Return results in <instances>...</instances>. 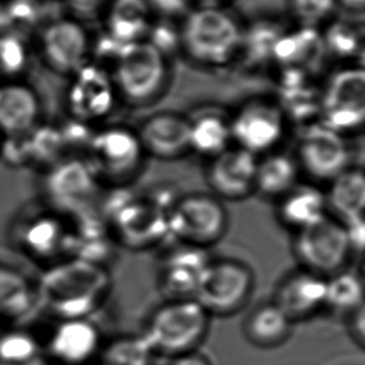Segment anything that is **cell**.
<instances>
[{"mask_svg":"<svg viewBox=\"0 0 365 365\" xmlns=\"http://www.w3.org/2000/svg\"><path fill=\"white\" fill-rule=\"evenodd\" d=\"M105 264L68 257L44 268L35 281L36 307L54 321L90 318L111 289Z\"/></svg>","mask_w":365,"mask_h":365,"instance_id":"cell-1","label":"cell"},{"mask_svg":"<svg viewBox=\"0 0 365 365\" xmlns=\"http://www.w3.org/2000/svg\"><path fill=\"white\" fill-rule=\"evenodd\" d=\"M242 31L226 11L217 6H203L188 13L180 29V43L196 64L220 68L236 59Z\"/></svg>","mask_w":365,"mask_h":365,"instance_id":"cell-2","label":"cell"},{"mask_svg":"<svg viewBox=\"0 0 365 365\" xmlns=\"http://www.w3.org/2000/svg\"><path fill=\"white\" fill-rule=\"evenodd\" d=\"M110 75L119 99L138 108L160 99L170 81L168 58L148 40L123 45Z\"/></svg>","mask_w":365,"mask_h":365,"instance_id":"cell-3","label":"cell"},{"mask_svg":"<svg viewBox=\"0 0 365 365\" xmlns=\"http://www.w3.org/2000/svg\"><path fill=\"white\" fill-rule=\"evenodd\" d=\"M110 237L141 251L163 242L168 235V210L153 197L106 198L99 210Z\"/></svg>","mask_w":365,"mask_h":365,"instance_id":"cell-4","label":"cell"},{"mask_svg":"<svg viewBox=\"0 0 365 365\" xmlns=\"http://www.w3.org/2000/svg\"><path fill=\"white\" fill-rule=\"evenodd\" d=\"M208 326V312L195 299L166 301L150 314L141 334L155 354L176 356L196 351Z\"/></svg>","mask_w":365,"mask_h":365,"instance_id":"cell-5","label":"cell"},{"mask_svg":"<svg viewBox=\"0 0 365 365\" xmlns=\"http://www.w3.org/2000/svg\"><path fill=\"white\" fill-rule=\"evenodd\" d=\"M83 156L101 185L114 186L133 181L148 158L136 130L123 125L94 128Z\"/></svg>","mask_w":365,"mask_h":365,"instance_id":"cell-6","label":"cell"},{"mask_svg":"<svg viewBox=\"0 0 365 365\" xmlns=\"http://www.w3.org/2000/svg\"><path fill=\"white\" fill-rule=\"evenodd\" d=\"M41 192L44 205L69 217L96 208L101 182L84 156H66L41 173Z\"/></svg>","mask_w":365,"mask_h":365,"instance_id":"cell-7","label":"cell"},{"mask_svg":"<svg viewBox=\"0 0 365 365\" xmlns=\"http://www.w3.org/2000/svg\"><path fill=\"white\" fill-rule=\"evenodd\" d=\"M10 238L15 251L43 269L68 255L66 220L44 203L20 213L10 230Z\"/></svg>","mask_w":365,"mask_h":365,"instance_id":"cell-8","label":"cell"},{"mask_svg":"<svg viewBox=\"0 0 365 365\" xmlns=\"http://www.w3.org/2000/svg\"><path fill=\"white\" fill-rule=\"evenodd\" d=\"M255 273L245 262L235 258L210 259L203 268L193 299L208 314L231 316L250 301Z\"/></svg>","mask_w":365,"mask_h":365,"instance_id":"cell-9","label":"cell"},{"mask_svg":"<svg viewBox=\"0 0 365 365\" xmlns=\"http://www.w3.org/2000/svg\"><path fill=\"white\" fill-rule=\"evenodd\" d=\"M293 253L303 269L329 277L346 269L353 248L346 225L327 213L294 232Z\"/></svg>","mask_w":365,"mask_h":365,"instance_id":"cell-10","label":"cell"},{"mask_svg":"<svg viewBox=\"0 0 365 365\" xmlns=\"http://www.w3.org/2000/svg\"><path fill=\"white\" fill-rule=\"evenodd\" d=\"M227 227V210L212 193L176 198L168 211V235L182 245L207 248L220 242Z\"/></svg>","mask_w":365,"mask_h":365,"instance_id":"cell-11","label":"cell"},{"mask_svg":"<svg viewBox=\"0 0 365 365\" xmlns=\"http://www.w3.org/2000/svg\"><path fill=\"white\" fill-rule=\"evenodd\" d=\"M318 116V123L344 136L363 128L365 121L363 66L338 70L327 80L319 94Z\"/></svg>","mask_w":365,"mask_h":365,"instance_id":"cell-12","label":"cell"},{"mask_svg":"<svg viewBox=\"0 0 365 365\" xmlns=\"http://www.w3.org/2000/svg\"><path fill=\"white\" fill-rule=\"evenodd\" d=\"M118 100L109 71L93 61L68 78L64 103L69 119L94 128L113 114Z\"/></svg>","mask_w":365,"mask_h":365,"instance_id":"cell-13","label":"cell"},{"mask_svg":"<svg viewBox=\"0 0 365 365\" xmlns=\"http://www.w3.org/2000/svg\"><path fill=\"white\" fill-rule=\"evenodd\" d=\"M230 125L235 145L258 156L274 151L281 143L287 116L277 101L255 98L235 111Z\"/></svg>","mask_w":365,"mask_h":365,"instance_id":"cell-14","label":"cell"},{"mask_svg":"<svg viewBox=\"0 0 365 365\" xmlns=\"http://www.w3.org/2000/svg\"><path fill=\"white\" fill-rule=\"evenodd\" d=\"M294 158L299 170L318 182L329 183L351 168V151L344 135L318 121L303 130Z\"/></svg>","mask_w":365,"mask_h":365,"instance_id":"cell-15","label":"cell"},{"mask_svg":"<svg viewBox=\"0 0 365 365\" xmlns=\"http://www.w3.org/2000/svg\"><path fill=\"white\" fill-rule=\"evenodd\" d=\"M91 41L84 26L73 19L45 25L38 39V55L50 73L69 78L91 60Z\"/></svg>","mask_w":365,"mask_h":365,"instance_id":"cell-16","label":"cell"},{"mask_svg":"<svg viewBox=\"0 0 365 365\" xmlns=\"http://www.w3.org/2000/svg\"><path fill=\"white\" fill-rule=\"evenodd\" d=\"M43 343L51 365H88L98 359L103 338L90 318L60 319Z\"/></svg>","mask_w":365,"mask_h":365,"instance_id":"cell-17","label":"cell"},{"mask_svg":"<svg viewBox=\"0 0 365 365\" xmlns=\"http://www.w3.org/2000/svg\"><path fill=\"white\" fill-rule=\"evenodd\" d=\"M258 156L231 145L208 158L206 182L213 196L221 201H241L255 193Z\"/></svg>","mask_w":365,"mask_h":365,"instance_id":"cell-18","label":"cell"},{"mask_svg":"<svg viewBox=\"0 0 365 365\" xmlns=\"http://www.w3.org/2000/svg\"><path fill=\"white\" fill-rule=\"evenodd\" d=\"M146 156L173 161L190 153V118L176 111L150 115L138 126Z\"/></svg>","mask_w":365,"mask_h":365,"instance_id":"cell-19","label":"cell"},{"mask_svg":"<svg viewBox=\"0 0 365 365\" xmlns=\"http://www.w3.org/2000/svg\"><path fill=\"white\" fill-rule=\"evenodd\" d=\"M211 258L205 248L182 245L161 262L158 286L166 301L193 299L198 281Z\"/></svg>","mask_w":365,"mask_h":365,"instance_id":"cell-20","label":"cell"},{"mask_svg":"<svg viewBox=\"0 0 365 365\" xmlns=\"http://www.w3.org/2000/svg\"><path fill=\"white\" fill-rule=\"evenodd\" d=\"M326 289L327 277L301 268L278 283L272 302L294 323L326 307Z\"/></svg>","mask_w":365,"mask_h":365,"instance_id":"cell-21","label":"cell"},{"mask_svg":"<svg viewBox=\"0 0 365 365\" xmlns=\"http://www.w3.org/2000/svg\"><path fill=\"white\" fill-rule=\"evenodd\" d=\"M39 94L24 80L0 81V136L28 133L41 123Z\"/></svg>","mask_w":365,"mask_h":365,"instance_id":"cell-22","label":"cell"},{"mask_svg":"<svg viewBox=\"0 0 365 365\" xmlns=\"http://www.w3.org/2000/svg\"><path fill=\"white\" fill-rule=\"evenodd\" d=\"M35 313V281L14 267L0 264V328L20 327Z\"/></svg>","mask_w":365,"mask_h":365,"instance_id":"cell-23","label":"cell"},{"mask_svg":"<svg viewBox=\"0 0 365 365\" xmlns=\"http://www.w3.org/2000/svg\"><path fill=\"white\" fill-rule=\"evenodd\" d=\"M277 202V217L293 232L308 227L328 213L326 192L312 183H297Z\"/></svg>","mask_w":365,"mask_h":365,"instance_id":"cell-24","label":"cell"},{"mask_svg":"<svg viewBox=\"0 0 365 365\" xmlns=\"http://www.w3.org/2000/svg\"><path fill=\"white\" fill-rule=\"evenodd\" d=\"M327 208L333 217L348 223L364 220L365 178L361 168H348L329 182L326 192Z\"/></svg>","mask_w":365,"mask_h":365,"instance_id":"cell-25","label":"cell"},{"mask_svg":"<svg viewBox=\"0 0 365 365\" xmlns=\"http://www.w3.org/2000/svg\"><path fill=\"white\" fill-rule=\"evenodd\" d=\"M299 173L294 156L277 151L266 153L257 161L255 193L279 200L298 183Z\"/></svg>","mask_w":365,"mask_h":365,"instance_id":"cell-26","label":"cell"},{"mask_svg":"<svg viewBox=\"0 0 365 365\" xmlns=\"http://www.w3.org/2000/svg\"><path fill=\"white\" fill-rule=\"evenodd\" d=\"M324 50L322 35L313 26L302 25L299 29L283 31L277 40L272 60L284 69L308 71Z\"/></svg>","mask_w":365,"mask_h":365,"instance_id":"cell-27","label":"cell"},{"mask_svg":"<svg viewBox=\"0 0 365 365\" xmlns=\"http://www.w3.org/2000/svg\"><path fill=\"white\" fill-rule=\"evenodd\" d=\"M293 322L271 302L257 307L243 323V334L248 343L262 349H271L286 343Z\"/></svg>","mask_w":365,"mask_h":365,"instance_id":"cell-28","label":"cell"},{"mask_svg":"<svg viewBox=\"0 0 365 365\" xmlns=\"http://www.w3.org/2000/svg\"><path fill=\"white\" fill-rule=\"evenodd\" d=\"M150 13L146 0H113L106 20V34L121 45L145 40L151 26Z\"/></svg>","mask_w":365,"mask_h":365,"instance_id":"cell-29","label":"cell"},{"mask_svg":"<svg viewBox=\"0 0 365 365\" xmlns=\"http://www.w3.org/2000/svg\"><path fill=\"white\" fill-rule=\"evenodd\" d=\"M232 145L230 118L206 111L190 118V151L211 158Z\"/></svg>","mask_w":365,"mask_h":365,"instance_id":"cell-30","label":"cell"},{"mask_svg":"<svg viewBox=\"0 0 365 365\" xmlns=\"http://www.w3.org/2000/svg\"><path fill=\"white\" fill-rule=\"evenodd\" d=\"M0 365H51L44 343L23 327L0 329Z\"/></svg>","mask_w":365,"mask_h":365,"instance_id":"cell-31","label":"cell"},{"mask_svg":"<svg viewBox=\"0 0 365 365\" xmlns=\"http://www.w3.org/2000/svg\"><path fill=\"white\" fill-rule=\"evenodd\" d=\"M364 306V287L353 272L343 271L327 277L326 307L349 316Z\"/></svg>","mask_w":365,"mask_h":365,"instance_id":"cell-32","label":"cell"},{"mask_svg":"<svg viewBox=\"0 0 365 365\" xmlns=\"http://www.w3.org/2000/svg\"><path fill=\"white\" fill-rule=\"evenodd\" d=\"M284 30L273 20H258L242 31V40L238 54L251 65L263 64L272 60L277 40Z\"/></svg>","mask_w":365,"mask_h":365,"instance_id":"cell-33","label":"cell"},{"mask_svg":"<svg viewBox=\"0 0 365 365\" xmlns=\"http://www.w3.org/2000/svg\"><path fill=\"white\" fill-rule=\"evenodd\" d=\"M155 351L143 334L115 338L101 346L98 365H151Z\"/></svg>","mask_w":365,"mask_h":365,"instance_id":"cell-34","label":"cell"},{"mask_svg":"<svg viewBox=\"0 0 365 365\" xmlns=\"http://www.w3.org/2000/svg\"><path fill=\"white\" fill-rule=\"evenodd\" d=\"M31 51L20 36L0 34V81L24 80L29 70Z\"/></svg>","mask_w":365,"mask_h":365,"instance_id":"cell-35","label":"cell"},{"mask_svg":"<svg viewBox=\"0 0 365 365\" xmlns=\"http://www.w3.org/2000/svg\"><path fill=\"white\" fill-rule=\"evenodd\" d=\"M324 50L331 51L341 59L354 58L363 53V36L354 24L346 20H338L328 26L322 35Z\"/></svg>","mask_w":365,"mask_h":365,"instance_id":"cell-36","label":"cell"},{"mask_svg":"<svg viewBox=\"0 0 365 365\" xmlns=\"http://www.w3.org/2000/svg\"><path fill=\"white\" fill-rule=\"evenodd\" d=\"M338 0H291L292 11L304 26L319 24L331 16Z\"/></svg>","mask_w":365,"mask_h":365,"instance_id":"cell-37","label":"cell"},{"mask_svg":"<svg viewBox=\"0 0 365 365\" xmlns=\"http://www.w3.org/2000/svg\"><path fill=\"white\" fill-rule=\"evenodd\" d=\"M145 40H148L150 44H153L166 58L178 46L181 48L180 30L175 29L166 23L156 25V26H150L148 36Z\"/></svg>","mask_w":365,"mask_h":365,"instance_id":"cell-38","label":"cell"},{"mask_svg":"<svg viewBox=\"0 0 365 365\" xmlns=\"http://www.w3.org/2000/svg\"><path fill=\"white\" fill-rule=\"evenodd\" d=\"M150 9L163 18H175L187 13L190 0H146Z\"/></svg>","mask_w":365,"mask_h":365,"instance_id":"cell-39","label":"cell"},{"mask_svg":"<svg viewBox=\"0 0 365 365\" xmlns=\"http://www.w3.org/2000/svg\"><path fill=\"white\" fill-rule=\"evenodd\" d=\"M348 317V328L354 343L361 348L365 344V312L364 306L358 308Z\"/></svg>","mask_w":365,"mask_h":365,"instance_id":"cell-40","label":"cell"},{"mask_svg":"<svg viewBox=\"0 0 365 365\" xmlns=\"http://www.w3.org/2000/svg\"><path fill=\"white\" fill-rule=\"evenodd\" d=\"M70 8L81 16H91L99 11L106 0H66Z\"/></svg>","mask_w":365,"mask_h":365,"instance_id":"cell-41","label":"cell"},{"mask_svg":"<svg viewBox=\"0 0 365 365\" xmlns=\"http://www.w3.org/2000/svg\"><path fill=\"white\" fill-rule=\"evenodd\" d=\"M168 365H212L207 356L200 354L196 351H188L185 354L173 356V361Z\"/></svg>","mask_w":365,"mask_h":365,"instance_id":"cell-42","label":"cell"},{"mask_svg":"<svg viewBox=\"0 0 365 365\" xmlns=\"http://www.w3.org/2000/svg\"><path fill=\"white\" fill-rule=\"evenodd\" d=\"M341 1L349 9L356 10V11H361L364 9L365 0H341Z\"/></svg>","mask_w":365,"mask_h":365,"instance_id":"cell-43","label":"cell"},{"mask_svg":"<svg viewBox=\"0 0 365 365\" xmlns=\"http://www.w3.org/2000/svg\"><path fill=\"white\" fill-rule=\"evenodd\" d=\"M205 6H217L220 3H222L223 0H200Z\"/></svg>","mask_w":365,"mask_h":365,"instance_id":"cell-44","label":"cell"},{"mask_svg":"<svg viewBox=\"0 0 365 365\" xmlns=\"http://www.w3.org/2000/svg\"><path fill=\"white\" fill-rule=\"evenodd\" d=\"M0 145H1V136H0Z\"/></svg>","mask_w":365,"mask_h":365,"instance_id":"cell-45","label":"cell"},{"mask_svg":"<svg viewBox=\"0 0 365 365\" xmlns=\"http://www.w3.org/2000/svg\"><path fill=\"white\" fill-rule=\"evenodd\" d=\"M0 329H1V328H0Z\"/></svg>","mask_w":365,"mask_h":365,"instance_id":"cell-46","label":"cell"}]
</instances>
